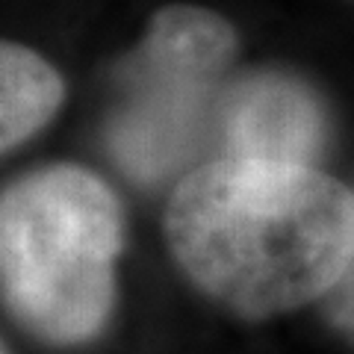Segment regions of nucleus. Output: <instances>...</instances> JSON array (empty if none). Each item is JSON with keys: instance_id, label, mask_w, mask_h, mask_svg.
<instances>
[{"instance_id": "3", "label": "nucleus", "mask_w": 354, "mask_h": 354, "mask_svg": "<svg viewBox=\"0 0 354 354\" xmlns=\"http://www.w3.org/2000/svg\"><path fill=\"white\" fill-rule=\"evenodd\" d=\"M236 53L225 18L165 6L121 71L106 142L133 180L157 183L201 142L218 80Z\"/></svg>"}, {"instance_id": "4", "label": "nucleus", "mask_w": 354, "mask_h": 354, "mask_svg": "<svg viewBox=\"0 0 354 354\" xmlns=\"http://www.w3.org/2000/svg\"><path fill=\"white\" fill-rule=\"evenodd\" d=\"M218 130L230 160L310 165L325 145L316 95L281 71H257L230 86L218 106Z\"/></svg>"}, {"instance_id": "1", "label": "nucleus", "mask_w": 354, "mask_h": 354, "mask_svg": "<svg viewBox=\"0 0 354 354\" xmlns=\"http://www.w3.org/2000/svg\"><path fill=\"white\" fill-rule=\"evenodd\" d=\"M165 239L198 290L266 319L328 295L354 257V192L310 165L221 157L189 171Z\"/></svg>"}, {"instance_id": "2", "label": "nucleus", "mask_w": 354, "mask_h": 354, "mask_svg": "<svg viewBox=\"0 0 354 354\" xmlns=\"http://www.w3.org/2000/svg\"><path fill=\"white\" fill-rule=\"evenodd\" d=\"M118 251L121 209L95 174L50 165L3 192V295L9 310L41 339L74 346L104 328Z\"/></svg>"}, {"instance_id": "7", "label": "nucleus", "mask_w": 354, "mask_h": 354, "mask_svg": "<svg viewBox=\"0 0 354 354\" xmlns=\"http://www.w3.org/2000/svg\"><path fill=\"white\" fill-rule=\"evenodd\" d=\"M3 354H9V351H3Z\"/></svg>"}, {"instance_id": "6", "label": "nucleus", "mask_w": 354, "mask_h": 354, "mask_svg": "<svg viewBox=\"0 0 354 354\" xmlns=\"http://www.w3.org/2000/svg\"><path fill=\"white\" fill-rule=\"evenodd\" d=\"M328 313L339 328L354 330V257L348 263L346 274L339 278V283L328 292Z\"/></svg>"}, {"instance_id": "5", "label": "nucleus", "mask_w": 354, "mask_h": 354, "mask_svg": "<svg viewBox=\"0 0 354 354\" xmlns=\"http://www.w3.org/2000/svg\"><path fill=\"white\" fill-rule=\"evenodd\" d=\"M0 83H3V151L18 148L27 136L44 127L62 104V80L41 57L21 44L0 50Z\"/></svg>"}]
</instances>
